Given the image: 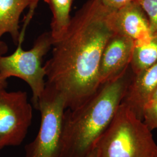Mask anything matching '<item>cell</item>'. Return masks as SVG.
Segmentation results:
<instances>
[{"mask_svg":"<svg viewBox=\"0 0 157 157\" xmlns=\"http://www.w3.org/2000/svg\"><path fill=\"white\" fill-rule=\"evenodd\" d=\"M157 86V62L136 75L129 82L122 103L142 119L143 109Z\"/></svg>","mask_w":157,"mask_h":157,"instance_id":"9c48e42d","label":"cell"},{"mask_svg":"<svg viewBox=\"0 0 157 157\" xmlns=\"http://www.w3.org/2000/svg\"><path fill=\"white\" fill-rule=\"evenodd\" d=\"M40 0H0V40L6 33L17 45L20 36L19 21L27 8H36Z\"/></svg>","mask_w":157,"mask_h":157,"instance_id":"30bf717a","label":"cell"},{"mask_svg":"<svg viewBox=\"0 0 157 157\" xmlns=\"http://www.w3.org/2000/svg\"><path fill=\"white\" fill-rule=\"evenodd\" d=\"M85 157H97V151L94 148V150H93L92 151L90 152V154H89L87 156Z\"/></svg>","mask_w":157,"mask_h":157,"instance_id":"d6986e66","label":"cell"},{"mask_svg":"<svg viewBox=\"0 0 157 157\" xmlns=\"http://www.w3.org/2000/svg\"><path fill=\"white\" fill-rule=\"evenodd\" d=\"M129 82L125 74L102 84L82 104L65 110L62 157H85L112 122Z\"/></svg>","mask_w":157,"mask_h":157,"instance_id":"7a4b0ae2","label":"cell"},{"mask_svg":"<svg viewBox=\"0 0 157 157\" xmlns=\"http://www.w3.org/2000/svg\"><path fill=\"white\" fill-rule=\"evenodd\" d=\"M7 79L0 75V90L6 89L7 86Z\"/></svg>","mask_w":157,"mask_h":157,"instance_id":"ac0fdd59","label":"cell"},{"mask_svg":"<svg viewBox=\"0 0 157 157\" xmlns=\"http://www.w3.org/2000/svg\"><path fill=\"white\" fill-rule=\"evenodd\" d=\"M101 2L107 7L114 10H118L122 6L128 4L129 2L134 0H100Z\"/></svg>","mask_w":157,"mask_h":157,"instance_id":"9a60e30c","label":"cell"},{"mask_svg":"<svg viewBox=\"0 0 157 157\" xmlns=\"http://www.w3.org/2000/svg\"><path fill=\"white\" fill-rule=\"evenodd\" d=\"M157 62V32L134 41L130 62L135 75L151 67Z\"/></svg>","mask_w":157,"mask_h":157,"instance_id":"8fae6325","label":"cell"},{"mask_svg":"<svg viewBox=\"0 0 157 157\" xmlns=\"http://www.w3.org/2000/svg\"><path fill=\"white\" fill-rule=\"evenodd\" d=\"M157 102V86L155 89L152 93L151 95H150V97L148 100V102H147V104H152V103H156ZM146 106V105H145Z\"/></svg>","mask_w":157,"mask_h":157,"instance_id":"e0dca14e","label":"cell"},{"mask_svg":"<svg viewBox=\"0 0 157 157\" xmlns=\"http://www.w3.org/2000/svg\"><path fill=\"white\" fill-rule=\"evenodd\" d=\"M37 109L41 115L39 130L25 147V157H62L63 119L67 109L64 96L45 83Z\"/></svg>","mask_w":157,"mask_h":157,"instance_id":"5b68a950","label":"cell"},{"mask_svg":"<svg viewBox=\"0 0 157 157\" xmlns=\"http://www.w3.org/2000/svg\"><path fill=\"white\" fill-rule=\"evenodd\" d=\"M8 47L5 42L0 40V56H4L8 52Z\"/></svg>","mask_w":157,"mask_h":157,"instance_id":"2e32d148","label":"cell"},{"mask_svg":"<svg viewBox=\"0 0 157 157\" xmlns=\"http://www.w3.org/2000/svg\"><path fill=\"white\" fill-rule=\"evenodd\" d=\"M113 28L116 33L133 41L145 37L154 32L145 12L135 1L115 11Z\"/></svg>","mask_w":157,"mask_h":157,"instance_id":"ba28073f","label":"cell"},{"mask_svg":"<svg viewBox=\"0 0 157 157\" xmlns=\"http://www.w3.org/2000/svg\"></svg>","mask_w":157,"mask_h":157,"instance_id":"ffe728a7","label":"cell"},{"mask_svg":"<svg viewBox=\"0 0 157 157\" xmlns=\"http://www.w3.org/2000/svg\"><path fill=\"white\" fill-rule=\"evenodd\" d=\"M134 41L115 33L109 40L102 54L99 67L101 85L125 74L132 60Z\"/></svg>","mask_w":157,"mask_h":157,"instance_id":"52a82bcc","label":"cell"},{"mask_svg":"<svg viewBox=\"0 0 157 157\" xmlns=\"http://www.w3.org/2000/svg\"><path fill=\"white\" fill-rule=\"evenodd\" d=\"M52 13L50 32L53 43L65 33L71 17L70 12L73 0H44Z\"/></svg>","mask_w":157,"mask_h":157,"instance_id":"7c38bea8","label":"cell"},{"mask_svg":"<svg viewBox=\"0 0 157 157\" xmlns=\"http://www.w3.org/2000/svg\"><path fill=\"white\" fill-rule=\"evenodd\" d=\"M115 11L100 0L87 1L52 44V55L44 66L45 83L64 96L67 109L82 104L101 86L100 63L108 41L116 33Z\"/></svg>","mask_w":157,"mask_h":157,"instance_id":"6da1fadb","label":"cell"},{"mask_svg":"<svg viewBox=\"0 0 157 157\" xmlns=\"http://www.w3.org/2000/svg\"><path fill=\"white\" fill-rule=\"evenodd\" d=\"M142 120L151 131L157 129V102L146 105L143 111Z\"/></svg>","mask_w":157,"mask_h":157,"instance_id":"5bb4252c","label":"cell"},{"mask_svg":"<svg viewBox=\"0 0 157 157\" xmlns=\"http://www.w3.org/2000/svg\"><path fill=\"white\" fill-rule=\"evenodd\" d=\"M33 14L28 13L20 33L17 48L12 54L0 56V75L6 78L16 77L28 84L32 91V100L37 108L38 101L45 89V69L42 65L43 57L52 48L53 41L50 32L40 34L29 50L23 49L26 28Z\"/></svg>","mask_w":157,"mask_h":157,"instance_id":"277c9868","label":"cell"},{"mask_svg":"<svg viewBox=\"0 0 157 157\" xmlns=\"http://www.w3.org/2000/svg\"><path fill=\"white\" fill-rule=\"evenodd\" d=\"M148 17L152 30L157 32V0H134Z\"/></svg>","mask_w":157,"mask_h":157,"instance_id":"4fadbf2b","label":"cell"},{"mask_svg":"<svg viewBox=\"0 0 157 157\" xmlns=\"http://www.w3.org/2000/svg\"><path fill=\"white\" fill-rule=\"evenodd\" d=\"M32 118V107L26 91L0 90V150L21 144Z\"/></svg>","mask_w":157,"mask_h":157,"instance_id":"8992f818","label":"cell"},{"mask_svg":"<svg viewBox=\"0 0 157 157\" xmlns=\"http://www.w3.org/2000/svg\"><path fill=\"white\" fill-rule=\"evenodd\" d=\"M97 157H156L157 144L142 119L121 102L97 142Z\"/></svg>","mask_w":157,"mask_h":157,"instance_id":"3957f363","label":"cell"}]
</instances>
